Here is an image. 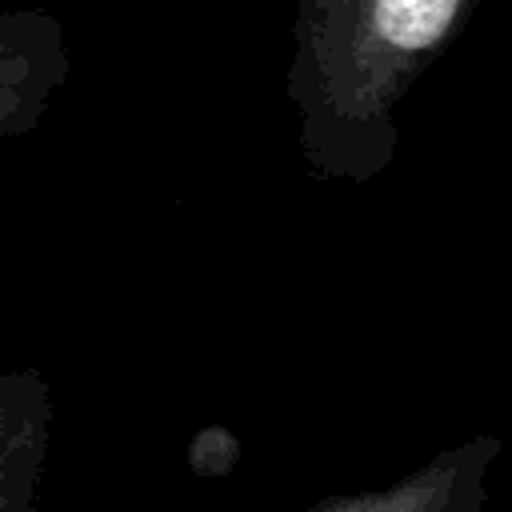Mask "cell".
<instances>
[{"label":"cell","mask_w":512,"mask_h":512,"mask_svg":"<svg viewBox=\"0 0 512 512\" xmlns=\"http://www.w3.org/2000/svg\"><path fill=\"white\" fill-rule=\"evenodd\" d=\"M480 0H296L288 100L304 164L364 184L400 144V104Z\"/></svg>","instance_id":"cell-1"},{"label":"cell","mask_w":512,"mask_h":512,"mask_svg":"<svg viewBox=\"0 0 512 512\" xmlns=\"http://www.w3.org/2000/svg\"><path fill=\"white\" fill-rule=\"evenodd\" d=\"M68 72L64 28L52 12H0V140L32 132Z\"/></svg>","instance_id":"cell-2"},{"label":"cell","mask_w":512,"mask_h":512,"mask_svg":"<svg viewBox=\"0 0 512 512\" xmlns=\"http://www.w3.org/2000/svg\"><path fill=\"white\" fill-rule=\"evenodd\" d=\"M500 456L496 436L452 444L420 468L396 476L384 488L332 500L316 512H480L488 496V472Z\"/></svg>","instance_id":"cell-3"},{"label":"cell","mask_w":512,"mask_h":512,"mask_svg":"<svg viewBox=\"0 0 512 512\" xmlns=\"http://www.w3.org/2000/svg\"><path fill=\"white\" fill-rule=\"evenodd\" d=\"M52 452V384L40 368L0 376V512H32Z\"/></svg>","instance_id":"cell-4"}]
</instances>
